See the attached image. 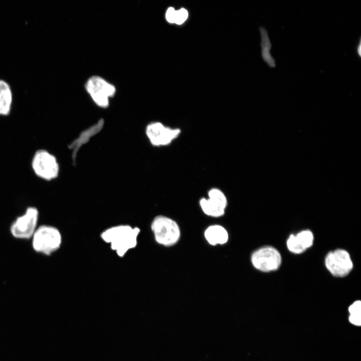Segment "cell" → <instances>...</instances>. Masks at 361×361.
Masks as SVG:
<instances>
[{
    "instance_id": "cell-4",
    "label": "cell",
    "mask_w": 361,
    "mask_h": 361,
    "mask_svg": "<svg viewBox=\"0 0 361 361\" xmlns=\"http://www.w3.org/2000/svg\"><path fill=\"white\" fill-rule=\"evenodd\" d=\"M156 242L161 245L169 247L175 245L180 237V230L177 223L164 216H157L151 224Z\"/></svg>"
},
{
    "instance_id": "cell-5",
    "label": "cell",
    "mask_w": 361,
    "mask_h": 361,
    "mask_svg": "<svg viewBox=\"0 0 361 361\" xmlns=\"http://www.w3.org/2000/svg\"><path fill=\"white\" fill-rule=\"evenodd\" d=\"M39 216V212L36 207H28L25 213L17 218L11 225L10 232L12 236L19 239L32 238L38 228Z\"/></svg>"
},
{
    "instance_id": "cell-15",
    "label": "cell",
    "mask_w": 361,
    "mask_h": 361,
    "mask_svg": "<svg viewBox=\"0 0 361 361\" xmlns=\"http://www.w3.org/2000/svg\"><path fill=\"white\" fill-rule=\"evenodd\" d=\"M209 198L226 209L227 200L224 194L218 189H212L208 192Z\"/></svg>"
},
{
    "instance_id": "cell-17",
    "label": "cell",
    "mask_w": 361,
    "mask_h": 361,
    "mask_svg": "<svg viewBox=\"0 0 361 361\" xmlns=\"http://www.w3.org/2000/svg\"><path fill=\"white\" fill-rule=\"evenodd\" d=\"M350 314L361 313V302L359 300L354 301L348 308Z\"/></svg>"
},
{
    "instance_id": "cell-2",
    "label": "cell",
    "mask_w": 361,
    "mask_h": 361,
    "mask_svg": "<svg viewBox=\"0 0 361 361\" xmlns=\"http://www.w3.org/2000/svg\"><path fill=\"white\" fill-rule=\"evenodd\" d=\"M32 238L33 249L47 256L59 249L62 243V236L59 230L49 225L38 227Z\"/></svg>"
},
{
    "instance_id": "cell-7",
    "label": "cell",
    "mask_w": 361,
    "mask_h": 361,
    "mask_svg": "<svg viewBox=\"0 0 361 361\" xmlns=\"http://www.w3.org/2000/svg\"><path fill=\"white\" fill-rule=\"evenodd\" d=\"M85 88L93 101L102 108L109 105V99L113 96L116 92L115 87L102 78L94 76L87 81Z\"/></svg>"
},
{
    "instance_id": "cell-3",
    "label": "cell",
    "mask_w": 361,
    "mask_h": 361,
    "mask_svg": "<svg viewBox=\"0 0 361 361\" xmlns=\"http://www.w3.org/2000/svg\"><path fill=\"white\" fill-rule=\"evenodd\" d=\"M31 165L36 176L43 180H53L59 175L60 166L58 160L46 149L36 150L32 157Z\"/></svg>"
},
{
    "instance_id": "cell-19",
    "label": "cell",
    "mask_w": 361,
    "mask_h": 361,
    "mask_svg": "<svg viewBox=\"0 0 361 361\" xmlns=\"http://www.w3.org/2000/svg\"><path fill=\"white\" fill-rule=\"evenodd\" d=\"M361 313L350 314L349 321L352 324L359 326L361 324Z\"/></svg>"
},
{
    "instance_id": "cell-6",
    "label": "cell",
    "mask_w": 361,
    "mask_h": 361,
    "mask_svg": "<svg viewBox=\"0 0 361 361\" xmlns=\"http://www.w3.org/2000/svg\"><path fill=\"white\" fill-rule=\"evenodd\" d=\"M251 261L256 269L268 272L277 270L281 265L282 259L280 253L276 248L266 246L253 252Z\"/></svg>"
},
{
    "instance_id": "cell-18",
    "label": "cell",
    "mask_w": 361,
    "mask_h": 361,
    "mask_svg": "<svg viewBox=\"0 0 361 361\" xmlns=\"http://www.w3.org/2000/svg\"><path fill=\"white\" fill-rule=\"evenodd\" d=\"M175 12L176 11L172 7H169L167 9L165 14V18L168 22L170 23H174Z\"/></svg>"
},
{
    "instance_id": "cell-16",
    "label": "cell",
    "mask_w": 361,
    "mask_h": 361,
    "mask_svg": "<svg viewBox=\"0 0 361 361\" xmlns=\"http://www.w3.org/2000/svg\"><path fill=\"white\" fill-rule=\"evenodd\" d=\"M188 18V12L185 9L182 8L176 11L174 23L177 25H182Z\"/></svg>"
},
{
    "instance_id": "cell-13",
    "label": "cell",
    "mask_w": 361,
    "mask_h": 361,
    "mask_svg": "<svg viewBox=\"0 0 361 361\" xmlns=\"http://www.w3.org/2000/svg\"><path fill=\"white\" fill-rule=\"evenodd\" d=\"M259 29L261 37V46L262 47L261 54L262 58L268 66L270 67H274L275 66V62L270 53V50L271 48V43L270 41L266 29L263 27H260Z\"/></svg>"
},
{
    "instance_id": "cell-12",
    "label": "cell",
    "mask_w": 361,
    "mask_h": 361,
    "mask_svg": "<svg viewBox=\"0 0 361 361\" xmlns=\"http://www.w3.org/2000/svg\"><path fill=\"white\" fill-rule=\"evenodd\" d=\"M12 93L9 84L0 80V116H8L11 110Z\"/></svg>"
},
{
    "instance_id": "cell-14",
    "label": "cell",
    "mask_w": 361,
    "mask_h": 361,
    "mask_svg": "<svg viewBox=\"0 0 361 361\" xmlns=\"http://www.w3.org/2000/svg\"><path fill=\"white\" fill-rule=\"evenodd\" d=\"M200 205L204 213L209 216L220 217L225 214V209L209 198L201 199Z\"/></svg>"
},
{
    "instance_id": "cell-9",
    "label": "cell",
    "mask_w": 361,
    "mask_h": 361,
    "mask_svg": "<svg viewBox=\"0 0 361 361\" xmlns=\"http://www.w3.org/2000/svg\"><path fill=\"white\" fill-rule=\"evenodd\" d=\"M179 129H172L164 126L160 122H152L147 125L146 134L150 143L154 146L169 144L180 133Z\"/></svg>"
},
{
    "instance_id": "cell-11",
    "label": "cell",
    "mask_w": 361,
    "mask_h": 361,
    "mask_svg": "<svg viewBox=\"0 0 361 361\" xmlns=\"http://www.w3.org/2000/svg\"><path fill=\"white\" fill-rule=\"evenodd\" d=\"M204 236L207 241L213 246L224 244L227 242L229 239L227 231L224 227L219 225L209 226L205 231Z\"/></svg>"
},
{
    "instance_id": "cell-8",
    "label": "cell",
    "mask_w": 361,
    "mask_h": 361,
    "mask_svg": "<svg viewBox=\"0 0 361 361\" xmlns=\"http://www.w3.org/2000/svg\"><path fill=\"white\" fill-rule=\"evenodd\" d=\"M325 265L332 275L339 277L347 275L353 268L349 253L342 249L328 252L325 258Z\"/></svg>"
},
{
    "instance_id": "cell-1",
    "label": "cell",
    "mask_w": 361,
    "mask_h": 361,
    "mask_svg": "<svg viewBox=\"0 0 361 361\" xmlns=\"http://www.w3.org/2000/svg\"><path fill=\"white\" fill-rule=\"evenodd\" d=\"M137 227L118 225L105 230L101 234L102 240L110 244L111 248L119 257H123L130 249L135 248L140 233Z\"/></svg>"
},
{
    "instance_id": "cell-10",
    "label": "cell",
    "mask_w": 361,
    "mask_h": 361,
    "mask_svg": "<svg viewBox=\"0 0 361 361\" xmlns=\"http://www.w3.org/2000/svg\"><path fill=\"white\" fill-rule=\"evenodd\" d=\"M313 240L312 232L309 230H305L296 235H290L287 240L286 244L288 249L291 252L300 254L312 246Z\"/></svg>"
},
{
    "instance_id": "cell-20",
    "label": "cell",
    "mask_w": 361,
    "mask_h": 361,
    "mask_svg": "<svg viewBox=\"0 0 361 361\" xmlns=\"http://www.w3.org/2000/svg\"><path fill=\"white\" fill-rule=\"evenodd\" d=\"M356 52L357 53L359 57H361V41L360 38H359V41L358 42V44L357 46L356 47Z\"/></svg>"
}]
</instances>
